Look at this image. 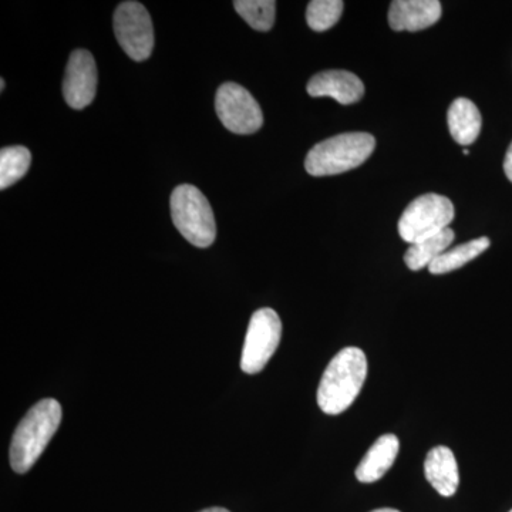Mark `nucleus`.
Listing matches in <instances>:
<instances>
[{
  "mask_svg": "<svg viewBox=\"0 0 512 512\" xmlns=\"http://www.w3.org/2000/svg\"><path fill=\"white\" fill-rule=\"evenodd\" d=\"M367 377V357L359 348H345L330 360L318 389V404L329 416L342 414L355 403Z\"/></svg>",
  "mask_w": 512,
  "mask_h": 512,
  "instance_id": "obj_1",
  "label": "nucleus"
},
{
  "mask_svg": "<svg viewBox=\"0 0 512 512\" xmlns=\"http://www.w3.org/2000/svg\"><path fill=\"white\" fill-rule=\"evenodd\" d=\"M62 423V406L55 399L36 403L20 421L10 444V466L18 474L28 473L46 450Z\"/></svg>",
  "mask_w": 512,
  "mask_h": 512,
  "instance_id": "obj_2",
  "label": "nucleus"
},
{
  "mask_svg": "<svg viewBox=\"0 0 512 512\" xmlns=\"http://www.w3.org/2000/svg\"><path fill=\"white\" fill-rule=\"evenodd\" d=\"M375 147L372 134H339L316 144L306 156L305 168L313 177L346 173L365 163Z\"/></svg>",
  "mask_w": 512,
  "mask_h": 512,
  "instance_id": "obj_3",
  "label": "nucleus"
},
{
  "mask_svg": "<svg viewBox=\"0 0 512 512\" xmlns=\"http://www.w3.org/2000/svg\"><path fill=\"white\" fill-rule=\"evenodd\" d=\"M175 228L190 244L208 248L217 237L214 212L207 197L194 185L175 188L170 201Z\"/></svg>",
  "mask_w": 512,
  "mask_h": 512,
  "instance_id": "obj_4",
  "label": "nucleus"
},
{
  "mask_svg": "<svg viewBox=\"0 0 512 512\" xmlns=\"http://www.w3.org/2000/svg\"><path fill=\"white\" fill-rule=\"evenodd\" d=\"M454 220V205L447 197L426 194L416 198L403 212L399 234L413 245L440 234Z\"/></svg>",
  "mask_w": 512,
  "mask_h": 512,
  "instance_id": "obj_5",
  "label": "nucleus"
},
{
  "mask_svg": "<svg viewBox=\"0 0 512 512\" xmlns=\"http://www.w3.org/2000/svg\"><path fill=\"white\" fill-rule=\"evenodd\" d=\"M281 336L282 322L278 313L271 308L256 311L249 320L242 349L241 369L248 375L262 372L275 355Z\"/></svg>",
  "mask_w": 512,
  "mask_h": 512,
  "instance_id": "obj_6",
  "label": "nucleus"
},
{
  "mask_svg": "<svg viewBox=\"0 0 512 512\" xmlns=\"http://www.w3.org/2000/svg\"><path fill=\"white\" fill-rule=\"evenodd\" d=\"M114 33L128 57L144 62L154 49V28L146 6L123 2L114 13Z\"/></svg>",
  "mask_w": 512,
  "mask_h": 512,
  "instance_id": "obj_7",
  "label": "nucleus"
},
{
  "mask_svg": "<svg viewBox=\"0 0 512 512\" xmlns=\"http://www.w3.org/2000/svg\"><path fill=\"white\" fill-rule=\"evenodd\" d=\"M215 110L221 123L235 134H254L264 124L258 101L237 83L222 84L215 96Z\"/></svg>",
  "mask_w": 512,
  "mask_h": 512,
  "instance_id": "obj_8",
  "label": "nucleus"
},
{
  "mask_svg": "<svg viewBox=\"0 0 512 512\" xmlns=\"http://www.w3.org/2000/svg\"><path fill=\"white\" fill-rule=\"evenodd\" d=\"M97 66L89 50H74L67 63L63 96L72 109H86L97 92Z\"/></svg>",
  "mask_w": 512,
  "mask_h": 512,
  "instance_id": "obj_9",
  "label": "nucleus"
},
{
  "mask_svg": "<svg viewBox=\"0 0 512 512\" xmlns=\"http://www.w3.org/2000/svg\"><path fill=\"white\" fill-rule=\"evenodd\" d=\"M306 90L309 96L332 97L343 106L357 103L365 94L362 80L356 74L346 70H328V72L318 73L309 80Z\"/></svg>",
  "mask_w": 512,
  "mask_h": 512,
  "instance_id": "obj_10",
  "label": "nucleus"
},
{
  "mask_svg": "<svg viewBox=\"0 0 512 512\" xmlns=\"http://www.w3.org/2000/svg\"><path fill=\"white\" fill-rule=\"evenodd\" d=\"M441 12L439 0H396L390 5V28L396 32H419L436 25Z\"/></svg>",
  "mask_w": 512,
  "mask_h": 512,
  "instance_id": "obj_11",
  "label": "nucleus"
},
{
  "mask_svg": "<svg viewBox=\"0 0 512 512\" xmlns=\"http://www.w3.org/2000/svg\"><path fill=\"white\" fill-rule=\"evenodd\" d=\"M424 474L431 487L443 497H453L460 485V473L453 451L446 446L431 448L424 461Z\"/></svg>",
  "mask_w": 512,
  "mask_h": 512,
  "instance_id": "obj_12",
  "label": "nucleus"
},
{
  "mask_svg": "<svg viewBox=\"0 0 512 512\" xmlns=\"http://www.w3.org/2000/svg\"><path fill=\"white\" fill-rule=\"evenodd\" d=\"M400 450V441L394 434H384L367 451L356 468V478L363 484H372L386 476L393 467Z\"/></svg>",
  "mask_w": 512,
  "mask_h": 512,
  "instance_id": "obj_13",
  "label": "nucleus"
},
{
  "mask_svg": "<svg viewBox=\"0 0 512 512\" xmlns=\"http://www.w3.org/2000/svg\"><path fill=\"white\" fill-rule=\"evenodd\" d=\"M447 121L451 137L461 146H471L480 136L483 119L471 100L464 97L454 100L448 109Z\"/></svg>",
  "mask_w": 512,
  "mask_h": 512,
  "instance_id": "obj_14",
  "label": "nucleus"
},
{
  "mask_svg": "<svg viewBox=\"0 0 512 512\" xmlns=\"http://www.w3.org/2000/svg\"><path fill=\"white\" fill-rule=\"evenodd\" d=\"M454 231L446 228L440 234L434 235L429 239L410 245L404 255V262L409 266L410 271H421L423 268H429L440 255L448 251L454 241Z\"/></svg>",
  "mask_w": 512,
  "mask_h": 512,
  "instance_id": "obj_15",
  "label": "nucleus"
},
{
  "mask_svg": "<svg viewBox=\"0 0 512 512\" xmlns=\"http://www.w3.org/2000/svg\"><path fill=\"white\" fill-rule=\"evenodd\" d=\"M488 248H490V239L481 237L468 241L466 244L458 245L456 248L448 249L429 266L430 274L443 275L448 274V272L457 271L461 266L474 261L477 256L483 254Z\"/></svg>",
  "mask_w": 512,
  "mask_h": 512,
  "instance_id": "obj_16",
  "label": "nucleus"
},
{
  "mask_svg": "<svg viewBox=\"0 0 512 512\" xmlns=\"http://www.w3.org/2000/svg\"><path fill=\"white\" fill-rule=\"evenodd\" d=\"M32 154L23 146L2 148L0 151V190L18 183L28 173Z\"/></svg>",
  "mask_w": 512,
  "mask_h": 512,
  "instance_id": "obj_17",
  "label": "nucleus"
},
{
  "mask_svg": "<svg viewBox=\"0 0 512 512\" xmlns=\"http://www.w3.org/2000/svg\"><path fill=\"white\" fill-rule=\"evenodd\" d=\"M234 8L242 19L258 32H268L275 23L274 0H237Z\"/></svg>",
  "mask_w": 512,
  "mask_h": 512,
  "instance_id": "obj_18",
  "label": "nucleus"
},
{
  "mask_svg": "<svg viewBox=\"0 0 512 512\" xmlns=\"http://www.w3.org/2000/svg\"><path fill=\"white\" fill-rule=\"evenodd\" d=\"M345 3L342 0H313L306 10V22L315 32H326L339 22Z\"/></svg>",
  "mask_w": 512,
  "mask_h": 512,
  "instance_id": "obj_19",
  "label": "nucleus"
},
{
  "mask_svg": "<svg viewBox=\"0 0 512 512\" xmlns=\"http://www.w3.org/2000/svg\"><path fill=\"white\" fill-rule=\"evenodd\" d=\"M504 171L505 175H507L508 180H510L512 183V143L510 148H508L507 156H505Z\"/></svg>",
  "mask_w": 512,
  "mask_h": 512,
  "instance_id": "obj_20",
  "label": "nucleus"
},
{
  "mask_svg": "<svg viewBox=\"0 0 512 512\" xmlns=\"http://www.w3.org/2000/svg\"><path fill=\"white\" fill-rule=\"evenodd\" d=\"M200 512H231V511L225 510V508L214 507V508H207V510H202Z\"/></svg>",
  "mask_w": 512,
  "mask_h": 512,
  "instance_id": "obj_21",
  "label": "nucleus"
},
{
  "mask_svg": "<svg viewBox=\"0 0 512 512\" xmlns=\"http://www.w3.org/2000/svg\"><path fill=\"white\" fill-rule=\"evenodd\" d=\"M372 512H400V511L394 510V508H379V510H375Z\"/></svg>",
  "mask_w": 512,
  "mask_h": 512,
  "instance_id": "obj_22",
  "label": "nucleus"
},
{
  "mask_svg": "<svg viewBox=\"0 0 512 512\" xmlns=\"http://www.w3.org/2000/svg\"><path fill=\"white\" fill-rule=\"evenodd\" d=\"M0 90H5V80L2 79V82H0Z\"/></svg>",
  "mask_w": 512,
  "mask_h": 512,
  "instance_id": "obj_23",
  "label": "nucleus"
},
{
  "mask_svg": "<svg viewBox=\"0 0 512 512\" xmlns=\"http://www.w3.org/2000/svg\"><path fill=\"white\" fill-rule=\"evenodd\" d=\"M510 512H512V511H510Z\"/></svg>",
  "mask_w": 512,
  "mask_h": 512,
  "instance_id": "obj_24",
  "label": "nucleus"
}]
</instances>
